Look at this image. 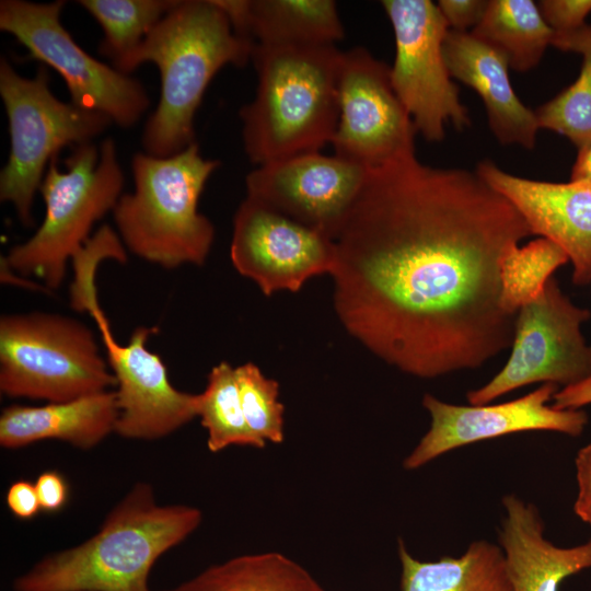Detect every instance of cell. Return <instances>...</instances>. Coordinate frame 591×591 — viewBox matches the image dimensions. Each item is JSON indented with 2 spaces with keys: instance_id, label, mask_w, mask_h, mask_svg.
<instances>
[{
  "instance_id": "ba28073f",
  "label": "cell",
  "mask_w": 591,
  "mask_h": 591,
  "mask_svg": "<svg viewBox=\"0 0 591 591\" xmlns=\"http://www.w3.org/2000/svg\"><path fill=\"white\" fill-rule=\"evenodd\" d=\"M116 387L95 333L61 314L30 312L0 318V392L47 403Z\"/></svg>"
},
{
  "instance_id": "cb8c5ba5",
  "label": "cell",
  "mask_w": 591,
  "mask_h": 591,
  "mask_svg": "<svg viewBox=\"0 0 591 591\" xmlns=\"http://www.w3.org/2000/svg\"><path fill=\"white\" fill-rule=\"evenodd\" d=\"M524 72L541 61L554 33L532 0H489L479 23L471 31Z\"/></svg>"
},
{
  "instance_id": "4fadbf2b",
  "label": "cell",
  "mask_w": 591,
  "mask_h": 591,
  "mask_svg": "<svg viewBox=\"0 0 591 591\" xmlns=\"http://www.w3.org/2000/svg\"><path fill=\"white\" fill-rule=\"evenodd\" d=\"M335 155L373 170L415 155V125L396 95L391 67L363 47L343 51Z\"/></svg>"
},
{
  "instance_id": "d590c367",
  "label": "cell",
  "mask_w": 591,
  "mask_h": 591,
  "mask_svg": "<svg viewBox=\"0 0 591 591\" xmlns=\"http://www.w3.org/2000/svg\"><path fill=\"white\" fill-rule=\"evenodd\" d=\"M570 181L591 184V146L578 153L571 170Z\"/></svg>"
},
{
  "instance_id": "7402d4cb",
  "label": "cell",
  "mask_w": 591,
  "mask_h": 591,
  "mask_svg": "<svg viewBox=\"0 0 591 591\" xmlns=\"http://www.w3.org/2000/svg\"><path fill=\"white\" fill-rule=\"evenodd\" d=\"M397 553L401 591H512L503 552L491 542L474 541L460 557L436 561L415 558L402 540Z\"/></svg>"
},
{
  "instance_id": "6da1fadb",
  "label": "cell",
  "mask_w": 591,
  "mask_h": 591,
  "mask_svg": "<svg viewBox=\"0 0 591 591\" xmlns=\"http://www.w3.org/2000/svg\"><path fill=\"white\" fill-rule=\"evenodd\" d=\"M532 235L477 172L416 155L368 170L333 237L334 309L357 341L409 375L477 369L510 348L503 271Z\"/></svg>"
},
{
  "instance_id": "9c48e42d",
  "label": "cell",
  "mask_w": 591,
  "mask_h": 591,
  "mask_svg": "<svg viewBox=\"0 0 591 591\" xmlns=\"http://www.w3.org/2000/svg\"><path fill=\"white\" fill-rule=\"evenodd\" d=\"M0 95L10 134V154L0 173V199L13 205L24 227H33L34 197L50 160L67 146L92 142L112 120L57 99L44 66L27 79L1 58Z\"/></svg>"
},
{
  "instance_id": "5bb4252c",
  "label": "cell",
  "mask_w": 591,
  "mask_h": 591,
  "mask_svg": "<svg viewBox=\"0 0 591 591\" xmlns=\"http://www.w3.org/2000/svg\"><path fill=\"white\" fill-rule=\"evenodd\" d=\"M230 258L240 275L271 296L331 275L335 245L329 236L246 196L233 218Z\"/></svg>"
},
{
  "instance_id": "d6a6232c",
  "label": "cell",
  "mask_w": 591,
  "mask_h": 591,
  "mask_svg": "<svg viewBox=\"0 0 591 591\" xmlns=\"http://www.w3.org/2000/svg\"><path fill=\"white\" fill-rule=\"evenodd\" d=\"M5 502L10 511L20 519H31L40 510L35 485L20 479L11 484Z\"/></svg>"
},
{
  "instance_id": "f1b7e54d",
  "label": "cell",
  "mask_w": 591,
  "mask_h": 591,
  "mask_svg": "<svg viewBox=\"0 0 591 591\" xmlns=\"http://www.w3.org/2000/svg\"><path fill=\"white\" fill-rule=\"evenodd\" d=\"M240 399L251 430L265 442L281 443L285 406L279 401V384L264 375L253 362L235 368Z\"/></svg>"
},
{
  "instance_id": "7c38bea8",
  "label": "cell",
  "mask_w": 591,
  "mask_h": 591,
  "mask_svg": "<svg viewBox=\"0 0 591 591\" xmlns=\"http://www.w3.org/2000/svg\"><path fill=\"white\" fill-rule=\"evenodd\" d=\"M395 35L391 67L393 89L417 132L441 141L448 124L459 130L471 125L467 108L451 80L443 43L449 32L438 4L430 0H383Z\"/></svg>"
},
{
  "instance_id": "836d02e7",
  "label": "cell",
  "mask_w": 591,
  "mask_h": 591,
  "mask_svg": "<svg viewBox=\"0 0 591 591\" xmlns=\"http://www.w3.org/2000/svg\"><path fill=\"white\" fill-rule=\"evenodd\" d=\"M552 406L558 409H581L591 404V376L572 385L561 387L553 397Z\"/></svg>"
},
{
  "instance_id": "8d00e7d4",
  "label": "cell",
  "mask_w": 591,
  "mask_h": 591,
  "mask_svg": "<svg viewBox=\"0 0 591 591\" xmlns=\"http://www.w3.org/2000/svg\"><path fill=\"white\" fill-rule=\"evenodd\" d=\"M573 510L583 522L591 526V499H576Z\"/></svg>"
},
{
  "instance_id": "f546056e",
  "label": "cell",
  "mask_w": 591,
  "mask_h": 591,
  "mask_svg": "<svg viewBox=\"0 0 591 591\" xmlns=\"http://www.w3.org/2000/svg\"><path fill=\"white\" fill-rule=\"evenodd\" d=\"M537 7L554 34H566L584 26L591 0H542Z\"/></svg>"
},
{
  "instance_id": "2e32d148",
  "label": "cell",
  "mask_w": 591,
  "mask_h": 591,
  "mask_svg": "<svg viewBox=\"0 0 591 591\" xmlns=\"http://www.w3.org/2000/svg\"><path fill=\"white\" fill-rule=\"evenodd\" d=\"M367 171L335 154H299L250 172L246 196L333 240Z\"/></svg>"
},
{
  "instance_id": "ac0fdd59",
  "label": "cell",
  "mask_w": 591,
  "mask_h": 591,
  "mask_svg": "<svg viewBox=\"0 0 591 591\" xmlns=\"http://www.w3.org/2000/svg\"><path fill=\"white\" fill-rule=\"evenodd\" d=\"M443 56L451 78L482 97L496 139L501 144L533 149L540 129L536 115L512 89L506 58L471 32L452 30L443 43Z\"/></svg>"
},
{
  "instance_id": "9a60e30c",
  "label": "cell",
  "mask_w": 591,
  "mask_h": 591,
  "mask_svg": "<svg viewBox=\"0 0 591 591\" xmlns=\"http://www.w3.org/2000/svg\"><path fill=\"white\" fill-rule=\"evenodd\" d=\"M558 387L543 383L510 402L470 406L445 403L426 393L422 406L430 414V428L404 459L403 466L417 470L457 448L514 432L546 430L580 436L588 424L586 412L547 405Z\"/></svg>"
},
{
  "instance_id": "ffe728a7",
  "label": "cell",
  "mask_w": 591,
  "mask_h": 591,
  "mask_svg": "<svg viewBox=\"0 0 591 591\" xmlns=\"http://www.w3.org/2000/svg\"><path fill=\"white\" fill-rule=\"evenodd\" d=\"M115 391L42 406L10 405L0 416V445L19 449L43 440H59L89 450L115 432Z\"/></svg>"
},
{
  "instance_id": "83f0119b",
  "label": "cell",
  "mask_w": 591,
  "mask_h": 591,
  "mask_svg": "<svg viewBox=\"0 0 591 591\" xmlns=\"http://www.w3.org/2000/svg\"><path fill=\"white\" fill-rule=\"evenodd\" d=\"M567 262V255L543 237L523 247L518 246L509 256L503 271L508 305L518 312L541 290L553 271Z\"/></svg>"
},
{
  "instance_id": "3957f363",
  "label": "cell",
  "mask_w": 591,
  "mask_h": 591,
  "mask_svg": "<svg viewBox=\"0 0 591 591\" xmlns=\"http://www.w3.org/2000/svg\"><path fill=\"white\" fill-rule=\"evenodd\" d=\"M201 511L161 505L153 487L137 482L111 509L99 531L47 555L18 576L14 591H152L155 561L200 525Z\"/></svg>"
},
{
  "instance_id": "e575fe53",
  "label": "cell",
  "mask_w": 591,
  "mask_h": 591,
  "mask_svg": "<svg viewBox=\"0 0 591 591\" xmlns=\"http://www.w3.org/2000/svg\"><path fill=\"white\" fill-rule=\"evenodd\" d=\"M575 465L578 485L576 499H591V442L578 451Z\"/></svg>"
},
{
  "instance_id": "8fae6325",
  "label": "cell",
  "mask_w": 591,
  "mask_h": 591,
  "mask_svg": "<svg viewBox=\"0 0 591 591\" xmlns=\"http://www.w3.org/2000/svg\"><path fill=\"white\" fill-rule=\"evenodd\" d=\"M588 309L572 303L551 276L517 314L511 354L505 367L486 384L471 390V405H485L532 383L561 387L591 376V346L581 326Z\"/></svg>"
},
{
  "instance_id": "30bf717a",
  "label": "cell",
  "mask_w": 591,
  "mask_h": 591,
  "mask_svg": "<svg viewBox=\"0 0 591 591\" xmlns=\"http://www.w3.org/2000/svg\"><path fill=\"white\" fill-rule=\"evenodd\" d=\"M65 1L0 2V30L11 34L28 57L63 79L73 104L96 111L120 127L134 126L150 105L137 79L99 61L81 48L60 21Z\"/></svg>"
},
{
  "instance_id": "d6986e66",
  "label": "cell",
  "mask_w": 591,
  "mask_h": 591,
  "mask_svg": "<svg viewBox=\"0 0 591 591\" xmlns=\"http://www.w3.org/2000/svg\"><path fill=\"white\" fill-rule=\"evenodd\" d=\"M499 543L512 591H558L563 580L591 568V540L559 547L545 537L537 508L517 495L502 498Z\"/></svg>"
},
{
  "instance_id": "e0dca14e",
  "label": "cell",
  "mask_w": 591,
  "mask_h": 591,
  "mask_svg": "<svg viewBox=\"0 0 591 591\" xmlns=\"http://www.w3.org/2000/svg\"><path fill=\"white\" fill-rule=\"evenodd\" d=\"M477 174L521 213L532 235L556 244L572 264V282L591 283V184L530 179L501 170L493 161Z\"/></svg>"
},
{
  "instance_id": "5b68a950",
  "label": "cell",
  "mask_w": 591,
  "mask_h": 591,
  "mask_svg": "<svg viewBox=\"0 0 591 591\" xmlns=\"http://www.w3.org/2000/svg\"><path fill=\"white\" fill-rule=\"evenodd\" d=\"M219 166L220 161L202 158L197 142L165 158L136 153L134 192L123 194L112 211L127 250L165 269L204 265L215 227L198 211V201Z\"/></svg>"
},
{
  "instance_id": "4dcf8cb0",
  "label": "cell",
  "mask_w": 591,
  "mask_h": 591,
  "mask_svg": "<svg viewBox=\"0 0 591 591\" xmlns=\"http://www.w3.org/2000/svg\"><path fill=\"white\" fill-rule=\"evenodd\" d=\"M487 0H440L438 7L452 31L468 32L482 20Z\"/></svg>"
},
{
  "instance_id": "d4e9b609",
  "label": "cell",
  "mask_w": 591,
  "mask_h": 591,
  "mask_svg": "<svg viewBox=\"0 0 591 591\" xmlns=\"http://www.w3.org/2000/svg\"><path fill=\"white\" fill-rule=\"evenodd\" d=\"M552 45L579 53L582 65L572 84L535 111L538 128L566 137L580 153L591 146V24L554 34Z\"/></svg>"
},
{
  "instance_id": "603a6c76",
  "label": "cell",
  "mask_w": 591,
  "mask_h": 591,
  "mask_svg": "<svg viewBox=\"0 0 591 591\" xmlns=\"http://www.w3.org/2000/svg\"><path fill=\"white\" fill-rule=\"evenodd\" d=\"M164 591H326L300 564L278 552L241 555Z\"/></svg>"
},
{
  "instance_id": "7a4b0ae2",
  "label": "cell",
  "mask_w": 591,
  "mask_h": 591,
  "mask_svg": "<svg viewBox=\"0 0 591 591\" xmlns=\"http://www.w3.org/2000/svg\"><path fill=\"white\" fill-rule=\"evenodd\" d=\"M252 48L216 0H178L137 47L116 60L113 67L126 74L143 62L160 71V100L142 132L144 152L165 158L196 142L194 118L208 84L222 67L244 66Z\"/></svg>"
},
{
  "instance_id": "1f68e13d",
  "label": "cell",
  "mask_w": 591,
  "mask_h": 591,
  "mask_svg": "<svg viewBox=\"0 0 591 591\" xmlns=\"http://www.w3.org/2000/svg\"><path fill=\"white\" fill-rule=\"evenodd\" d=\"M34 485L40 510L54 512L65 506L68 499V486L58 472L46 471L42 473Z\"/></svg>"
},
{
  "instance_id": "4316f807",
  "label": "cell",
  "mask_w": 591,
  "mask_h": 591,
  "mask_svg": "<svg viewBox=\"0 0 591 591\" xmlns=\"http://www.w3.org/2000/svg\"><path fill=\"white\" fill-rule=\"evenodd\" d=\"M178 0H80L101 25L100 53L113 63L137 47Z\"/></svg>"
},
{
  "instance_id": "52a82bcc",
  "label": "cell",
  "mask_w": 591,
  "mask_h": 591,
  "mask_svg": "<svg viewBox=\"0 0 591 591\" xmlns=\"http://www.w3.org/2000/svg\"><path fill=\"white\" fill-rule=\"evenodd\" d=\"M111 257V246L100 237L91 239L71 259L74 276L70 304L78 312L86 311L101 334L106 361L116 379L115 433L130 440L162 439L198 417L200 396L174 387L161 357L148 349L149 337L157 328H135L125 345L115 339L95 287L97 266Z\"/></svg>"
},
{
  "instance_id": "44dd1931",
  "label": "cell",
  "mask_w": 591,
  "mask_h": 591,
  "mask_svg": "<svg viewBox=\"0 0 591 591\" xmlns=\"http://www.w3.org/2000/svg\"><path fill=\"white\" fill-rule=\"evenodd\" d=\"M253 45H335L344 26L333 0H216Z\"/></svg>"
},
{
  "instance_id": "484cf974",
  "label": "cell",
  "mask_w": 591,
  "mask_h": 591,
  "mask_svg": "<svg viewBox=\"0 0 591 591\" xmlns=\"http://www.w3.org/2000/svg\"><path fill=\"white\" fill-rule=\"evenodd\" d=\"M199 396L198 417L207 432V448L210 452L217 453L233 445L257 449L266 445L246 422L235 368L229 362L221 361L212 367Z\"/></svg>"
},
{
  "instance_id": "277c9868",
  "label": "cell",
  "mask_w": 591,
  "mask_h": 591,
  "mask_svg": "<svg viewBox=\"0 0 591 591\" xmlns=\"http://www.w3.org/2000/svg\"><path fill=\"white\" fill-rule=\"evenodd\" d=\"M336 45H253V101L240 111L244 150L257 166L320 152L339 118Z\"/></svg>"
},
{
  "instance_id": "8992f818",
  "label": "cell",
  "mask_w": 591,
  "mask_h": 591,
  "mask_svg": "<svg viewBox=\"0 0 591 591\" xmlns=\"http://www.w3.org/2000/svg\"><path fill=\"white\" fill-rule=\"evenodd\" d=\"M65 163V172L57 157L47 166L39 187L45 217L37 231L1 257L14 274L36 277L49 291L61 287L68 262L90 240L94 223L113 211L124 186L112 138L100 149L93 142L73 147Z\"/></svg>"
}]
</instances>
